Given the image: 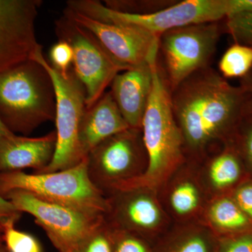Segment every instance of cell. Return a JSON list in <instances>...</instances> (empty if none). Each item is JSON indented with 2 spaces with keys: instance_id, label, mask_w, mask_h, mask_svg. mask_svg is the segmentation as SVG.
<instances>
[{
  "instance_id": "13",
  "label": "cell",
  "mask_w": 252,
  "mask_h": 252,
  "mask_svg": "<svg viewBox=\"0 0 252 252\" xmlns=\"http://www.w3.org/2000/svg\"><path fill=\"white\" fill-rule=\"evenodd\" d=\"M63 15L91 32L118 62L130 68L158 55L160 36L128 25L101 22L66 7Z\"/></svg>"
},
{
  "instance_id": "35",
  "label": "cell",
  "mask_w": 252,
  "mask_h": 252,
  "mask_svg": "<svg viewBox=\"0 0 252 252\" xmlns=\"http://www.w3.org/2000/svg\"><path fill=\"white\" fill-rule=\"evenodd\" d=\"M0 252H7V251H6L4 247H2V248H0Z\"/></svg>"
},
{
  "instance_id": "9",
  "label": "cell",
  "mask_w": 252,
  "mask_h": 252,
  "mask_svg": "<svg viewBox=\"0 0 252 252\" xmlns=\"http://www.w3.org/2000/svg\"><path fill=\"white\" fill-rule=\"evenodd\" d=\"M87 160L91 180L105 194L140 178L148 166L142 129L130 127L109 137Z\"/></svg>"
},
{
  "instance_id": "31",
  "label": "cell",
  "mask_w": 252,
  "mask_h": 252,
  "mask_svg": "<svg viewBox=\"0 0 252 252\" xmlns=\"http://www.w3.org/2000/svg\"><path fill=\"white\" fill-rule=\"evenodd\" d=\"M21 215V212L18 211L10 200L0 195V223L12 219L18 220Z\"/></svg>"
},
{
  "instance_id": "32",
  "label": "cell",
  "mask_w": 252,
  "mask_h": 252,
  "mask_svg": "<svg viewBox=\"0 0 252 252\" xmlns=\"http://www.w3.org/2000/svg\"><path fill=\"white\" fill-rule=\"evenodd\" d=\"M240 86L243 87L246 94L248 112L252 114V71L246 77L243 78Z\"/></svg>"
},
{
  "instance_id": "29",
  "label": "cell",
  "mask_w": 252,
  "mask_h": 252,
  "mask_svg": "<svg viewBox=\"0 0 252 252\" xmlns=\"http://www.w3.org/2000/svg\"><path fill=\"white\" fill-rule=\"evenodd\" d=\"M215 252H252V230L236 236L218 238Z\"/></svg>"
},
{
  "instance_id": "1",
  "label": "cell",
  "mask_w": 252,
  "mask_h": 252,
  "mask_svg": "<svg viewBox=\"0 0 252 252\" xmlns=\"http://www.w3.org/2000/svg\"><path fill=\"white\" fill-rule=\"evenodd\" d=\"M171 102L186 158L195 163L230 143L248 113L243 87L231 85L210 66L172 91Z\"/></svg>"
},
{
  "instance_id": "20",
  "label": "cell",
  "mask_w": 252,
  "mask_h": 252,
  "mask_svg": "<svg viewBox=\"0 0 252 252\" xmlns=\"http://www.w3.org/2000/svg\"><path fill=\"white\" fill-rule=\"evenodd\" d=\"M218 238L200 223L172 224L153 243V252H215Z\"/></svg>"
},
{
  "instance_id": "4",
  "label": "cell",
  "mask_w": 252,
  "mask_h": 252,
  "mask_svg": "<svg viewBox=\"0 0 252 252\" xmlns=\"http://www.w3.org/2000/svg\"><path fill=\"white\" fill-rule=\"evenodd\" d=\"M15 190L29 192L46 201L96 218L105 217L109 211L107 195L89 176L87 157L77 165L61 171L0 173V195L4 196Z\"/></svg>"
},
{
  "instance_id": "17",
  "label": "cell",
  "mask_w": 252,
  "mask_h": 252,
  "mask_svg": "<svg viewBox=\"0 0 252 252\" xmlns=\"http://www.w3.org/2000/svg\"><path fill=\"white\" fill-rule=\"evenodd\" d=\"M209 198L230 194L249 176L234 146L229 143L195 163Z\"/></svg>"
},
{
  "instance_id": "22",
  "label": "cell",
  "mask_w": 252,
  "mask_h": 252,
  "mask_svg": "<svg viewBox=\"0 0 252 252\" xmlns=\"http://www.w3.org/2000/svg\"><path fill=\"white\" fill-rule=\"evenodd\" d=\"M18 220L12 219L2 223L3 242L7 252H43L40 243L34 235L15 228Z\"/></svg>"
},
{
  "instance_id": "6",
  "label": "cell",
  "mask_w": 252,
  "mask_h": 252,
  "mask_svg": "<svg viewBox=\"0 0 252 252\" xmlns=\"http://www.w3.org/2000/svg\"><path fill=\"white\" fill-rule=\"evenodd\" d=\"M32 61L42 64L48 71L56 94V147L49 165L39 172H53L65 170L84 160L79 147V131L86 110V92L71 69L62 74L54 69L43 54L38 51Z\"/></svg>"
},
{
  "instance_id": "8",
  "label": "cell",
  "mask_w": 252,
  "mask_h": 252,
  "mask_svg": "<svg viewBox=\"0 0 252 252\" xmlns=\"http://www.w3.org/2000/svg\"><path fill=\"white\" fill-rule=\"evenodd\" d=\"M55 31L58 39L72 47L73 72L85 89L89 109L105 94L114 77L128 68L118 62L90 31L64 15L55 22Z\"/></svg>"
},
{
  "instance_id": "25",
  "label": "cell",
  "mask_w": 252,
  "mask_h": 252,
  "mask_svg": "<svg viewBox=\"0 0 252 252\" xmlns=\"http://www.w3.org/2000/svg\"><path fill=\"white\" fill-rule=\"evenodd\" d=\"M230 143L241 158L249 176L252 177V114L247 113Z\"/></svg>"
},
{
  "instance_id": "30",
  "label": "cell",
  "mask_w": 252,
  "mask_h": 252,
  "mask_svg": "<svg viewBox=\"0 0 252 252\" xmlns=\"http://www.w3.org/2000/svg\"><path fill=\"white\" fill-rule=\"evenodd\" d=\"M230 195L252 221V177L243 181Z\"/></svg>"
},
{
  "instance_id": "19",
  "label": "cell",
  "mask_w": 252,
  "mask_h": 252,
  "mask_svg": "<svg viewBox=\"0 0 252 252\" xmlns=\"http://www.w3.org/2000/svg\"><path fill=\"white\" fill-rule=\"evenodd\" d=\"M200 223L217 238L236 236L252 230V220L230 194L210 199Z\"/></svg>"
},
{
  "instance_id": "36",
  "label": "cell",
  "mask_w": 252,
  "mask_h": 252,
  "mask_svg": "<svg viewBox=\"0 0 252 252\" xmlns=\"http://www.w3.org/2000/svg\"><path fill=\"white\" fill-rule=\"evenodd\" d=\"M0 137H1V136H0Z\"/></svg>"
},
{
  "instance_id": "33",
  "label": "cell",
  "mask_w": 252,
  "mask_h": 252,
  "mask_svg": "<svg viewBox=\"0 0 252 252\" xmlns=\"http://www.w3.org/2000/svg\"><path fill=\"white\" fill-rule=\"evenodd\" d=\"M14 135L15 134L9 130V128L4 125V123L1 122V119H0V136H1V137H9V136Z\"/></svg>"
},
{
  "instance_id": "16",
  "label": "cell",
  "mask_w": 252,
  "mask_h": 252,
  "mask_svg": "<svg viewBox=\"0 0 252 252\" xmlns=\"http://www.w3.org/2000/svg\"><path fill=\"white\" fill-rule=\"evenodd\" d=\"M56 140V131L39 137H0V173L27 168L41 171L52 160Z\"/></svg>"
},
{
  "instance_id": "24",
  "label": "cell",
  "mask_w": 252,
  "mask_h": 252,
  "mask_svg": "<svg viewBox=\"0 0 252 252\" xmlns=\"http://www.w3.org/2000/svg\"><path fill=\"white\" fill-rule=\"evenodd\" d=\"M71 252H114L112 226L106 218Z\"/></svg>"
},
{
  "instance_id": "2",
  "label": "cell",
  "mask_w": 252,
  "mask_h": 252,
  "mask_svg": "<svg viewBox=\"0 0 252 252\" xmlns=\"http://www.w3.org/2000/svg\"><path fill=\"white\" fill-rule=\"evenodd\" d=\"M149 63L153 86L141 127L148 166L140 178L114 190L146 187L158 190L187 160L183 137L172 110L171 92L159 66L158 56Z\"/></svg>"
},
{
  "instance_id": "10",
  "label": "cell",
  "mask_w": 252,
  "mask_h": 252,
  "mask_svg": "<svg viewBox=\"0 0 252 252\" xmlns=\"http://www.w3.org/2000/svg\"><path fill=\"white\" fill-rule=\"evenodd\" d=\"M4 197L18 211L34 217L59 252H72L105 218L89 216L74 209L46 201L25 190H12Z\"/></svg>"
},
{
  "instance_id": "26",
  "label": "cell",
  "mask_w": 252,
  "mask_h": 252,
  "mask_svg": "<svg viewBox=\"0 0 252 252\" xmlns=\"http://www.w3.org/2000/svg\"><path fill=\"white\" fill-rule=\"evenodd\" d=\"M111 226L114 252H153L152 242L135 233Z\"/></svg>"
},
{
  "instance_id": "5",
  "label": "cell",
  "mask_w": 252,
  "mask_h": 252,
  "mask_svg": "<svg viewBox=\"0 0 252 252\" xmlns=\"http://www.w3.org/2000/svg\"><path fill=\"white\" fill-rule=\"evenodd\" d=\"M67 6L101 22L135 26L158 36L175 28L218 22L232 14L231 0L177 1L166 9L147 15L113 11L97 0H71Z\"/></svg>"
},
{
  "instance_id": "27",
  "label": "cell",
  "mask_w": 252,
  "mask_h": 252,
  "mask_svg": "<svg viewBox=\"0 0 252 252\" xmlns=\"http://www.w3.org/2000/svg\"><path fill=\"white\" fill-rule=\"evenodd\" d=\"M225 20L226 31L235 42L252 47V11L232 15Z\"/></svg>"
},
{
  "instance_id": "11",
  "label": "cell",
  "mask_w": 252,
  "mask_h": 252,
  "mask_svg": "<svg viewBox=\"0 0 252 252\" xmlns=\"http://www.w3.org/2000/svg\"><path fill=\"white\" fill-rule=\"evenodd\" d=\"M106 195L109 207L105 218L115 228L135 233L154 243L173 224L155 189L131 187Z\"/></svg>"
},
{
  "instance_id": "34",
  "label": "cell",
  "mask_w": 252,
  "mask_h": 252,
  "mask_svg": "<svg viewBox=\"0 0 252 252\" xmlns=\"http://www.w3.org/2000/svg\"><path fill=\"white\" fill-rule=\"evenodd\" d=\"M3 226L2 223H0V248H2L3 245Z\"/></svg>"
},
{
  "instance_id": "14",
  "label": "cell",
  "mask_w": 252,
  "mask_h": 252,
  "mask_svg": "<svg viewBox=\"0 0 252 252\" xmlns=\"http://www.w3.org/2000/svg\"><path fill=\"white\" fill-rule=\"evenodd\" d=\"M157 191L173 224L200 223L210 200L199 178L196 164L187 160Z\"/></svg>"
},
{
  "instance_id": "18",
  "label": "cell",
  "mask_w": 252,
  "mask_h": 252,
  "mask_svg": "<svg viewBox=\"0 0 252 252\" xmlns=\"http://www.w3.org/2000/svg\"><path fill=\"white\" fill-rule=\"evenodd\" d=\"M130 127L110 91L105 93L92 107L86 109L83 117L79 131L81 157L85 158L104 140Z\"/></svg>"
},
{
  "instance_id": "7",
  "label": "cell",
  "mask_w": 252,
  "mask_h": 252,
  "mask_svg": "<svg viewBox=\"0 0 252 252\" xmlns=\"http://www.w3.org/2000/svg\"><path fill=\"white\" fill-rule=\"evenodd\" d=\"M220 23L190 25L162 33L159 66L170 92L187 78L208 67L221 34Z\"/></svg>"
},
{
  "instance_id": "15",
  "label": "cell",
  "mask_w": 252,
  "mask_h": 252,
  "mask_svg": "<svg viewBox=\"0 0 252 252\" xmlns=\"http://www.w3.org/2000/svg\"><path fill=\"white\" fill-rule=\"evenodd\" d=\"M111 94L130 127L141 128L153 86L150 63L119 73L111 84Z\"/></svg>"
},
{
  "instance_id": "28",
  "label": "cell",
  "mask_w": 252,
  "mask_h": 252,
  "mask_svg": "<svg viewBox=\"0 0 252 252\" xmlns=\"http://www.w3.org/2000/svg\"><path fill=\"white\" fill-rule=\"evenodd\" d=\"M50 61L54 69L62 74H67L72 69L74 54L71 46L67 42L60 40L51 46L49 51Z\"/></svg>"
},
{
  "instance_id": "21",
  "label": "cell",
  "mask_w": 252,
  "mask_h": 252,
  "mask_svg": "<svg viewBox=\"0 0 252 252\" xmlns=\"http://www.w3.org/2000/svg\"><path fill=\"white\" fill-rule=\"evenodd\" d=\"M252 69V47L238 43L230 46L219 63L220 73L225 79H243Z\"/></svg>"
},
{
  "instance_id": "3",
  "label": "cell",
  "mask_w": 252,
  "mask_h": 252,
  "mask_svg": "<svg viewBox=\"0 0 252 252\" xmlns=\"http://www.w3.org/2000/svg\"><path fill=\"white\" fill-rule=\"evenodd\" d=\"M56 111L54 83L40 63L26 61L0 74V119L13 133L30 135L54 122Z\"/></svg>"
},
{
  "instance_id": "23",
  "label": "cell",
  "mask_w": 252,
  "mask_h": 252,
  "mask_svg": "<svg viewBox=\"0 0 252 252\" xmlns=\"http://www.w3.org/2000/svg\"><path fill=\"white\" fill-rule=\"evenodd\" d=\"M103 4L113 11L126 14H154L175 4V0H106Z\"/></svg>"
},
{
  "instance_id": "12",
  "label": "cell",
  "mask_w": 252,
  "mask_h": 252,
  "mask_svg": "<svg viewBox=\"0 0 252 252\" xmlns=\"http://www.w3.org/2000/svg\"><path fill=\"white\" fill-rule=\"evenodd\" d=\"M41 4L40 0H0V74L42 50L35 32Z\"/></svg>"
}]
</instances>
